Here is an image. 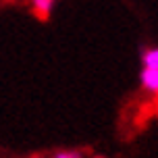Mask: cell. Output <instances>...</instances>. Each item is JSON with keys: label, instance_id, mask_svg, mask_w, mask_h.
Masks as SVG:
<instances>
[{"label": "cell", "instance_id": "3957f363", "mask_svg": "<svg viewBox=\"0 0 158 158\" xmlns=\"http://www.w3.org/2000/svg\"><path fill=\"white\" fill-rule=\"evenodd\" d=\"M142 60H143V64H146V69H158V48L143 52Z\"/></svg>", "mask_w": 158, "mask_h": 158}, {"label": "cell", "instance_id": "5b68a950", "mask_svg": "<svg viewBox=\"0 0 158 158\" xmlns=\"http://www.w3.org/2000/svg\"><path fill=\"white\" fill-rule=\"evenodd\" d=\"M31 158H40V156H31Z\"/></svg>", "mask_w": 158, "mask_h": 158}, {"label": "cell", "instance_id": "277c9868", "mask_svg": "<svg viewBox=\"0 0 158 158\" xmlns=\"http://www.w3.org/2000/svg\"><path fill=\"white\" fill-rule=\"evenodd\" d=\"M54 158H81L77 152H60V154H56Z\"/></svg>", "mask_w": 158, "mask_h": 158}, {"label": "cell", "instance_id": "7a4b0ae2", "mask_svg": "<svg viewBox=\"0 0 158 158\" xmlns=\"http://www.w3.org/2000/svg\"><path fill=\"white\" fill-rule=\"evenodd\" d=\"M142 83L146 89L158 94V69H143L142 71Z\"/></svg>", "mask_w": 158, "mask_h": 158}, {"label": "cell", "instance_id": "6da1fadb", "mask_svg": "<svg viewBox=\"0 0 158 158\" xmlns=\"http://www.w3.org/2000/svg\"><path fill=\"white\" fill-rule=\"evenodd\" d=\"M52 4H54V0H31V10L40 21H46L50 17Z\"/></svg>", "mask_w": 158, "mask_h": 158}]
</instances>
